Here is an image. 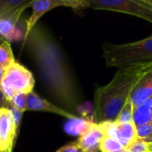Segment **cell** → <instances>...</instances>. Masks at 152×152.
Instances as JSON below:
<instances>
[{
  "mask_svg": "<svg viewBox=\"0 0 152 152\" xmlns=\"http://www.w3.org/2000/svg\"><path fill=\"white\" fill-rule=\"evenodd\" d=\"M28 45L48 93L65 109L79 106V94L63 51L42 26H35L23 45Z\"/></svg>",
  "mask_w": 152,
  "mask_h": 152,
  "instance_id": "obj_1",
  "label": "cell"
},
{
  "mask_svg": "<svg viewBox=\"0 0 152 152\" xmlns=\"http://www.w3.org/2000/svg\"><path fill=\"white\" fill-rule=\"evenodd\" d=\"M151 69L152 63L118 69L110 83L98 86L94 91V122L97 125L116 122L137 82Z\"/></svg>",
  "mask_w": 152,
  "mask_h": 152,
  "instance_id": "obj_2",
  "label": "cell"
},
{
  "mask_svg": "<svg viewBox=\"0 0 152 152\" xmlns=\"http://www.w3.org/2000/svg\"><path fill=\"white\" fill-rule=\"evenodd\" d=\"M103 57L108 67L118 69L152 63V36L140 41L113 44L103 43Z\"/></svg>",
  "mask_w": 152,
  "mask_h": 152,
  "instance_id": "obj_3",
  "label": "cell"
},
{
  "mask_svg": "<svg viewBox=\"0 0 152 152\" xmlns=\"http://www.w3.org/2000/svg\"><path fill=\"white\" fill-rule=\"evenodd\" d=\"M80 8L127 13L152 23V6L144 0H80Z\"/></svg>",
  "mask_w": 152,
  "mask_h": 152,
  "instance_id": "obj_4",
  "label": "cell"
},
{
  "mask_svg": "<svg viewBox=\"0 0 152 152\" xmlns=\"http://www.w3.org/2000/svg\"><path fill=\"white\" fill-rule=\"evenodd\" d=\"M34 86L35 78L32 73L21 64L15 61L5 69L1 90L9 102L15 94H29L32 92Z\"/></svg>",
  "mask_w": 152,
  "mask_h": 152,
  "instance_id": "obj_5",
  "label": "cell"
},
{
  "mask_svg": "<svg viewBox=\"0 0 152 152\" xmlns=\"http://www.w3.org/2000/svg\"><path fill=\"white\" fill-rule=\"evenodd\" d=\"M60 6L71 7L75 10L80 9V0H35L31 2L30 7H32V13L26 22L27 26L23 36V44L31 30L37 25L38 20L50 10Z\"/></svg>",
  "mask_w": 152,
  "mask_h": 152,
  "instance_id": "obj_6",
  "label": "cell"
},
{
  "mask_svg": "<svg viewBox=\"0 0 152 152\" xmlns=\"http://www.w3.org/2000/svg\"><path fill=\"white\" fill-rule=\"evenodd\" d=\"M100 126L103 129L105 135L118 140L125 148L138 138L136 126L134 122L126 124H118L117 122L104 123Z\"/></svg>",
  "mask_w": 152,
  "mask_h": 152,
  "instance_id": "obj_7",
  "label": "cell"
},
{
  "mask_svg": "<svg viewBox=\"0 0 152 152\" xmlns=\"http://www.w3.org/2000/svg\"><path fill=\"white\" fill-rule=\"evenodd\" d=\"M27 110H35V111H45L51 112L61 117H64L68 119H76L78 117L74 113L69 112L64 109L58 107L57 105L53 104L47 100L40 97L35 92H30L28 94L27 100Z\"/></svg>",
  "mask_w": 152,
  "mask_h": 152,
  "instance_id": "obj_8",
  "label": "cell"
},
{
  "mask_svg": "<svg viewBox=\"0 0 152 152\" xmlns=\"http://www.w3.org/2000/svg\"><path fill=\"white\" fill-rule=\"evenodd\" d=\"M17 131L10 109H1L0 113V142L2 151L12 148L17 137Z\"/></svg>",
  "mask_w": 152,
  "mask_h": 152,
  "instance_id": "obj_9",
  "label": "cell"
},
{
  "mask_svg": "<svg viewBox=\"0 0 152 152\" xmlns=\"http://www.w3.org/2000/svg\"><path fill=\"white\" fill-rule=\"evenodd\" d=\"M105 137V133L100 125L95 123L75 142L82 152H100L101 142Z\"/></svg>",
  "mask_w": 152,
  "mask_h": 152,
  "instance_id": "obj_10",
  "label": "cell"
},
{
  "mask_svg": "<svg viewBox=\"0 0 152 152\" xmlns=\"http://www.w3.org/2000/svg\"><path fill=\"white\" fill-rule=\"evenodd\" d=\"M29 0H0V20H9L17 23L21 13L30 6Z\"/></svg>",
  "mask_w": 152,
  "mask_h": 152,
  "instance_id": "obj_11",
  "label": "cell"
},
{
  "mask_svg": "<svg viewBox=\"0 0 152 152\" xmlns=\"http://www.w3.org/2000/svg\"><path fill=\"white\" fill-rule=\"evenodd\" d=\"M152 95V69L146 72L137 82L130 100L134 108L141 105Z\"/></svg>",
  "mask_w": 152,
  "mask_h": 152,
  "instance_id": "obj_12",
  "label": "cell"
},
{
  "mask_svg": "<svg viewBox=\"0 0 152 152\" xmlns=\"http://www.w3.org/2000/svg\"><path fill=\"white\" fill-rule=\"evenodd\" d=\"M134 123L135 126L152 123V95L134 110Z\"/></svg>",
  "mask_w": 152,
  "mask_h": 152,
  "instance_id": "obj_13",
  "label": "cell"
},
{
  "mask_svg": "<svg viewBox=\"0 0 152 152\" xmlns=\"http://www.w3.org/2000/svg\"><path fill=\"white\" fill-rule=\"evenodd\" d=\"M17 23L9 20H0V37L4 41L10 42L13 40H20L23 37L21 31L17 28Z\"/></svg>",
  "mask_w": 152,
  "mask_h": 152,
  "instance_id": "obj_14",
  "label": "cell"
},
{
  "mask_svg": "<svg viewBox=\"0 0 152 152\" xmlns=\"http://www.w3.org/2000/svg\"><path fill=\"white\" fill-rule=\"evenodd\" d=\"M94 123V121H88L79 118L76 119H69L65 126V130L71 135L81 136L93 126Z\"/></svg>",
  "mask_w": 152,
  "mask_h": 152,
  "instance_id": "obj_15",
  "label": "cell"
},
{
  "mask_svg": "<svg viewBox=\"0 0 152 152\" xmlns=\"http://www.w3.org/2000/svg\"><path fill=\"white\" fill-rule=\"evenodd\" d=\"M14 62L15 59L10 45V42H3L0 44V66L5 70Z\"/></svg>",
  "mask_w": 152,
  "mask_h": 152,
  "instance_id": "obj_16",
  "label": "cell"
},
{
  "mask_svg": "<svg viewBox=\"0 0 152 152\" xmlns=\"http://www.w3.org/2000/svg\"><path fill=\"white\" fill-rule=\"evenodd\" d=\"M101 152H126V148L116 139L105 135L101 142Z\"/></svg>",
  "mask_w": 152,
  "mask_h": 152,
  "instance_id": "obj_17",
  "label": "cell"
},
{
  "mask_svg": "<svg viewBox=\"0 0 152 152\" xmlns=\"http://www.w3.org/2000/svg\"><path fill=\"white\" fill-rule=\"evenodd\" d=\"M134 107L131 100L129 99L127 102L126 103V105L123 107V109L120 110L116 122L118 124H126V123L134 122Z\"/></svg>",
  "mask_w": 152,
  "mask_h": 152,
  "instance_id": "obj_18",
  "label": "cell"
},
{
  "mask_svg": "<svg viewBox=\"0 0 152 152\" xmlns=\"http://www.w3.org/2000/svg\"><path fill=\"white\" fill-rule=\"evenodd\" d=\"M28 94L24 93H18L15 94L12 99L9 101L10 106L12 109H15L22 113H24L27 110V100H28Z\"/></svg>",
  "mask_w": 152,
  "mask_h": 152,
  "instance_id": "obj_19",
  "label": "cell"
},
{
  "mask_svg": "<svg viewBox=\"0 0 152 152\" xmlns=\"http://www.w3.org/2000/svg\"><path fill=\"white\" fill-rule=\"evenodd\" d=\"M126 152H151V143L137 138L126 148Z\"/></svg>",
  "mask_w": 152,
  "mask_h": 152,
  "instance_id": "obj_20",
  "label": "cell"
},
{
  "mask_svg": "<svg viewBox=\"0 0 152 152\" xmlns=\"http://www.w3.org/2000/svg\"><path fill=\"white\" fill-rule=\"evenodd\" d=\"M137 137L145 140L146 142H152V123H146L136 126Z\"/></svg>",
  "mask_w": 152,
  "mask_h": 152,
  "instance_id": "obj_21",
  "label": "cell"
},
{
  "mask_svg": "<svg viewBox=\"0 0 152 152\" xmlns=\"http://www.w3.org/2000/svg\"><path fill=\"white\" fill-rule=\"evenodd\" d=\"M10 110L12 112V118H13V121H14V124H15V127H16V131L17 133L19 132V129H20V123H21V118H22V115L23 113L15 110V109H12V108H10Z\"/></svg>",
  "mask_w": 152,
  "mask_h": 152,
  "instance_id": "obj_22",
  "label": "cell"
},
{
  "mask_svg": "<svg viewBox=\"0 0 152 152\" xmlns=\"http://www.w3.org/2000/svg\"><path fill=\"white\" fill-rule=\"evenodd\" d=\"M55 152H82L76 145L75 142L73 143H69L68 145H65L63 147H61V149H59L57 151Z\"/></svg>",
  "mask_w": 152,
  "mask_h": 152,
  "instance_id": "obj_23",
  "label": "cell"
},
{
  "mask_svg": "<svg viewBox=\"0 0 152 152\" xmlns=\"http://www.w3.org/2000/svg\"><path fill=\"white\" fill-rule=\"evenodd\" d=\"M10 108H11L10 103L8 102L4 93L0 89V109H10Z\"/></svg>",
  "mask_w": 152,
  "mask_h": 152,
  "instance_id": "obj_24",
  "label": "cell"
},
{
  "mask_svg": "<svg viewBox=\"0 0 152 152\" xmlns=\"http://www.w3.org/2000/svg\"><path fill=\"white\" fill-rule=\"evenodd\" d=\"M4 69L0 66V89H1V86H2V82L4 79Z\"/></svg>",
  "mask_w": 152,
  "mask_h": 152,
  "instance_id": "obj_25",
  "label": "cell"
},
{
  "mask_svg": "<svg viewBox=\"0 0 152 152\" xmlns=\"http://www.w3.org/2000/svg\"><path fill=\"white\" fill-rule=\"evenodd\" d=\"M144 2H145L146 4H150V5H151L152 6V0H144Z\"/></svg>",
  "mask_w": 152,
  "mask_h": 152,
  "instance_id": "obj_26",
  "label": "cell"
},
{
  "mask_svg": "<svg viewBox=\"0 0 152 152\" xmlns=\"http://www.w3.org/2000/svg\"><path fill=\"white\" fill-rule=\"evenodd\" d=\"M12 148H10V149L4 150V151H0V152H12Z\"/></svg>",
  "mask_w": 152,
  "mask_h": 152,
  "instance_id": "obj_27",
  "label": "cell"
},
{
  "mask_svg": "<svg viewBox=\"0 0 152 152\" xmlns=\"http://www.w3.org/2000/svg\"><path fill=\"white\" fill-rule=\"evenodd\" d=\"M3 42H4V39H3L2 37H0V44H2Z\"/></svg>",
  "mask_w": 152,
  "mask_h": 152,
  "instance_id": "obj_28",
  "label": "cell"
},
{
  "mask_svg": "<svg viewBox=\"0 0 152 152\" xmlns=\"http://www.w3.org/2000/svg\"><path fill=\"white\" fill-rule=\"evenodd\" d=\"M0 151H2V146H1V142H0Z\"/></svg>",
  "mask_w": 152,
  "mask_h": 152,
  "instance_id": "obj_29",
  "label": "cell"
},
{
  "mask_svg": "<svg viewBox=\"0 0 152 152\" xmlns=\"http://www.w3.org/2000/svg\"><path fill=\"white\" fill-rule=\"evenodd\" d=\"M151 152H152V142L151 143Z\"/></svg>",
  "mask_w": 152,
  "mask_h": 152,
  "instance_id": "obj_30",
  "label": "cell"
},
{
  "mask_svg": "<svg viewBox=\"0 0 152 152\" xmlns=\"http://www.w3.org/2000/svg\"><path fill=\"white\" fill-rule=\"evenodd\" d=\"M0 113H1V109H0Z\"/></svg>",
  "mask_w": 152,
  "mask_h": 152,
  "instance_id": "obj_31",
  "label": "cell"
}]
</instances>
